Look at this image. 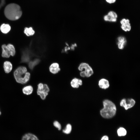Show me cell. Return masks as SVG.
<instances>
[{"label": "cell", "instance_id": "1", "mask_svg": "<svg viewBox=\"0 0 140 140\" xmlns=\"http://www.w3.org/2000/svg\"><path fill=\"white\" fill-rule=\"evenodd\" d=\"M5 17L8 19L11 20H18L21 17L22 12L20 6L14 3L8 5L4 10Z\"/></svg>", "mask_w": 140, "mask_h": 140}, {"label": "cell", "instance_id": "2", "mask_svg": "<svg viewBox=\"0 0 140 140\" xmlns=\"http://www.w3.org/2000/svg\"><path fill=\"white\" fill-rule=\"evenodd\" d=\"M103 108L100 111L101 116L106 118H110L114 117L116 112V107L112 101L105 100L103 102Z\"/></svg>", "mask_w": 140, "mask_h": 140}, {"label": "cell", "instance_id": "3", "mask_svg": "<svg viewBox=\"0 0 140 140\" xmlns=\"http://www.w3.org/2000/svg\"><path fill=\"white\" fill-rule=\"evenodd\" d=\"M27 72V69L24 66L19 67L15 70L13 74L17 82L24 84L26 83L29 80L30 74Z\"/></svg>", "mask_w": 140, "mask_h": 140}, {"label": "cell", "instance_id": "4", "mask_svg": "<svg viewBox=\"0 0 140 140\" xmlns=\"http://www.w3.org/2000/svg\"><path fill=\"white\" fill-rule=\"evenodd\" d=\"M78 69L81 72L80 76L83 77H89L93 73V71L91 67L87 63L83 62L79 65Z\"/></svg>", "mask_w": 140, "mask_h": 140}, {"label": "cell", "instance_id": "5", "mask_svg": "<svg viewBox=\"0 0 140 140\" xmlns=\"http://www.w3.org/2000/svg\"><path fill=\"white\" fill-rule=\"evenodd\" d=\"M49 91V88L47 84L40 83L38 85L37 94L42 100H44L46 99Z\"/></svg>", "mask_w": 140, "mask_h": 140}, {"label": "cell", "instance_id": "6", "mask_svg": "<svg viewBox=\"0 0 140 140\" xmlns=\"http://www.w3.org/2000/svg\"><path fill=\"white\" fill-rule=\"evenodd\" d=\"M135 103V101L132 99H123L121 100L120 105L124 107L125 110H127L133 107Z\"/></svg>", "mask_w": 140, "mask_h": 140}, {"label": "cell", "instance_id": "7", "mask_svg": "<svg viewBox=\"0 0 140 140\" xmlns=\"http://www.w3.org/2000/svg\"><path fill=\"white\" fill-rule=\"evenodd\" d=\"M117 17V15L115 12L110 11L107 15L104 16L103 18L106 21L115 22L116 21Z\"/></svg>", "mask_w": 140, "mask_h": 140}, {"label": "cell", "instance_id": "8", "mask_svg": "<svg viewBox=\"0 0 140 140\" xmlns=\"http://www.w3.org/2000/svg\"><path fill=\"white\" fill-rule=\"evenodd\" d=\"M121 24V28L125 31H129L131 29V26L130 23V21L128 19L123 18L120 21Z\"/></svg>", "mask_w": 140, "mask_h": 140}, {"label": "cell", "instance_id": "9", "mask_svg": "<svg viewBox=\"0 0 140 140\" xmlns=\"http://www.w3.org/2000/svg\"><path fill=\"white\" fill-rule=\"evenodd\" d=\"M49 71L52 74H55L58 73L60 70L58 64L53 63L52 64L49 68Z\"/></svg>", "mask_w": 140, "mask_h": 140}, {"label": "cell", "instance_id": "10", "mask_svg": "<svg viewBox=\"0 0 140 140\" xmlns=\"http://www.w3.org/2000/svg\"><path fill=\"white\" fill-rule=\"evenodd\" d=\"M21 140H39L37 137L34 134L30 133L24 134L22 137Z\"/></svg>", "mask_w": 140, "mask_h": 140}, {"label": "cell", "instance_id": "11", "mask_svg": "<svg viewBox=\"0 0 140 140\" xmlns=\"http://www.w3.org/2000/svg\"><path fill=\"white\" fill-rule=\"evenodd\" d=\"M82 85V80L76 78H73L71 82V86L74 88H78L79 86H81Z\"/></svg>", "mask_w": 140, "mask_h": 140}, {"label": "cell", "instance_id": "12", "mask_svg": "<svg viewBox=\"0 0 140 140\" xmlns=\"http://www.w3.org/2000/svg\"><path fill=\"white\" fill-rule=\"evenodd\" d=\"M98 85L100 88L104 89L108 88L109 86L108 81L104 79L100 80L99 81Z\"/></svg>", "mask_w": 140, "mask_h": 140}, {"label": "cell", "instance_id": "13", "mask_svg": "<svg viewBox=\"0 0 140 140\" xmlns=\"http://www.w3.org/2000/svg\"><path fill=\"white\" fill-rule=\"evenodd\" d=\"M117 39V44L118 48L120 49H123L126 43L125 38L121 36L118 37Z\"/></svg>", "mask_w": 140, "mask_h": 140}, {"label": "cell", "instance_id": "14", "mask_svg": "<svg viewBox=\"0 0 140 140\" xmlns=\"http://www.w3.org/2000/svg\"><path fill=\"white\" fill-rule=\"evenodd\" d=\"M2 56L3 57L8 58L10 55V51L5 44L3 45L2 46Z\"/></svg>", "mask_w": 140, "mask_h": 140}, {"label": "cell", "instance_id": "15", "mask_svg": "<svg viewBox=\"0 0 140 140\" xmlns=\"http://www.w3.org/2000/svg\"><path fill=\"white\" fill-rule=\"evenodd\" d=\"M3 67L5 72L8 73L12 70V65L10 62L6 61L4 62Z\"/></svg>", "mask_w": 140, "mask_h": 140}, {"label": "cell", "instance_id": "16", "mask_svg": "<svg viewBox=\"0 0 140 140\" xmlns=\"http://www.w3.org/2000/svg\"><path fill=\"white\" fill-rule=\"evenodd\" d=\"M33 91V88L30 85L26 86L24 87L22 89L23 93L26 95H30L31 94Z\"/></svg>", "mask_w": 140, "mask_h": 140}, {"label": "cell", "instance_id": "17", "mask_svg": "<svg viewBox=\"0 0 140 140\" xmlns=\"http://www.w3.org/2000/svg\"><path fill=\"white\" fill-rule=\"evenodd\" d=\"M11 29V27L8 24H3L1 26L0 30L1 31L4 33H7Z\"/></svg>", "mask_w": 140, "mask_h": 140}, {"label": "cell", "instance_id": "18", "mask_svg": "<svg viewBox=\"0 0 140 140\" xmlns=\"http://www.w3.org/2000/svg\"><path fill=\"white\" fill-rule=\"evenodd\" d=\"M24 32L28 36L33 35L35 33L32 27H25L24 29Z\"/></svg>", "mask_w": 140, "mask_h": 140}, {"label": "cell", "instance_id": "19", "mask_svg": "<svg viewBox=\"0 0 140 140\" xmlns=\"http://www.w3.org/2000/svg\"><path fill=\"white\" fill-rule=\"evenodd\" d=\"M117 133L119 136H124L126 135L127 131L124 128L121 127L117 130Z\"/></svg>", "mask_w": 140, "mask_h": 140}, {"label": "cell", "instance_id": "20", "mask_svg": "<svg viewBox=\"0 0 140 140\" xmlns=\"http://www.w3.org/2000/svg\"><path fill=\"white\" fill-rule=\"evenodd\" d=\"M10 54V55L14 56L15 54V50L14 47L12 45L9 44L6 45Z\"/></svg>", "mask_w": 140, "mask_h": 140}, {"label": "cell", "instance_id": "21", "mask_svg": "<svg viewBox=\"0 0 140 140\" xmlns=\"http://www.w3.org/2000/svg\"><path fill=\"white\" fill-rule=\"evenodd\" d=\"M72 127L71 125L70 124H67L65 129L63 130V132L65 134H69L71 131Z\"/></svg>", "mask_w": 140, "mask_h": 140}, {"label": "cell", "instance_id": "22", "mask_svg": "<svg viewBox=\"0 0 140 140\" xmlns=\"http://www.w3.org/2000/svg\"><path fill=\"white\" fill-rule=\"evenodd\" d=\"M39 61L38 59H36L30 62L29 64V66L30 68L32 69L34 66L39 63Z\"/></svg>", "mask_w": 140, "mask_h": 140}, {"label": "cell", "instance_id": "23", "mask_svg": "<svg viewBox=\"0 0 140 140\" xmlns=\"http://www.w3.org/2000/svg\"><path fill=\"white\" fill-rule=\"evenodd\" d=\"M54 126L56 128L58 129L59 130H61V127L60 123L57 121H55L53 123Z\"/></svg>", "mask_w": 140, "mask_h": 140}, {"label": "cell", "instance_id": "24", "mask_svg": "<svg viewBox=\"0 0 140 140\" xmlns=\"http://www.w3.org/2000/svg\"><path fill=\"white\" fill-rule=\"evenodd\" d=\"M105 1L108 3L111 4L115 3L116 0H105Z\"/></svg>", "mask_w": 140, "mask_h": 140}, {"label": "cell", "instance_id": "25", "mask_svg": "<svg viewBox=\"0 0 140 140\" xmlns=\"http://www.w3.org/2000/svg\"><path fill=\"white\" fill-rule=\"evenodd\" d=\"M101 140H109V137L108 136L104 135L102 137Z\"/></svg>", "mask_w": 140, "mask_h": 140}, {"label": "cell", "instance_id": "26", "mask_svg": "<svg viewBox=\"0 0 140 140\" xmlns=\"http://www.w3.org/2000/svg\"><path fill=\"white\" fill-rule=\"evenodd\" d=\"M1 111H0V115H1Z\"/></svg>", "mask_w": 140, "mask_h": 140}]
</instances>
